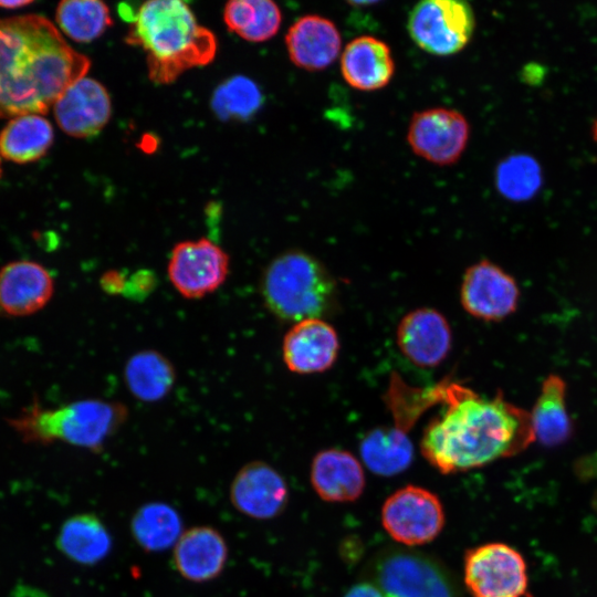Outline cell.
Listing matches in <instances>:
<instances>
[{"mask_svg": "<svg viewBox=\"0 0 597 597\" xmlns=\"http://www.w3.org/2000/svg\"><path fill=\"white\" fill-rule=\"evenodd\" d=\"M130 533L146 552H161L175 546L182 531L179 513L164 502L139 506L130 519Z\"/></svg>", "mask_w": 597, "mask_h": 597, "instance_id": "obj_27", "label": "cell"}, {"mask_svg": "<svg viewBox=\"0 0 597 597\" xmlns=\"http://www.w3.org/2000/svg\"><path fill=\"white\" fill-rule=\"evenodd\" d=\"M53 139V127L43 116H17L0 132V156L17 164L32 163L48 153Z\"/></svg>", "mask_w": 597, "mask_h": 597, "instance_id": "obj_25", "label": "cell"}, {"mask_svg": "<svg viewBox=\"0 0 597 597\" xmlns=\"http://www.w3.org/2000/svg\"><path fill=\"white\" fill-rule=\"evenodd\" d=\"M344 597H384L381 591L371 583H359L349 588Z\"/></svg>", "mask_w": 597, "mask_h": 597, "instance_id": "obj_35", "label": "cell"}, {"mask_svg": "<svg viewBox=\"0 0 597 597\" xmlns=\"http://www.w3.org/2000/svg\"><path fill=\"white\" fill-rule=\"evenodd\" d=\"M475 28L472 7L462 0H425L409 13L411 40L427 53L449 56L462 51Z\"/></svg>", "mask_w": 597, "mask_h": 597, "instance_id": "obj_7", "label": "cell"}, {"mask_svg": "<svg viewBox=\"0 0 597 597\" xmlns=\"http://www.w3.org/2000/svg\"><path fill=\"white\" fill-rule=\"evenodd\" d=\"M55 121L67 135L78 138L98 134L112 114L111 97L102 83L82 77L53 105Z\"/></svg>", "mask_w": 597, "mask_h": 597, "instance_id": "obj_15", "label": "cell"}, {"mask_svg": "<svg viewBox=\"0 0 597 597\" xmlns=\"http://www.w3.org/2000/svg\"><path fill=\"white\" fill-rule=\"evenodd\" d=\"M574 472L583 481L597 482V450L580 457L574 463Z\"/></svg>", "mask_w": 597, "mask_h": 597, "instance_id": "obj_33", "label": "cell"}, {"mask_svg": "<svg viewBox=\"0 0 597 597\" xmlns=\"http://www.w3.org/2000/svg\"><path fill=\"white\" fill-rule=\"evenodd\" d=\"M230 269L228 253L207 238L181 241L169 255L167 275L185 298H202L217 291Z\"/></svg>", "mask_w": 597, "mask_h": 597, "instance_id": "obj_10", "label": "cell"}, {"mask_svg": "<svg viewBox=\"0 0 597 597\" xmlns=\"http://www.w3.org/2000/svg\"><path fill=\"white\" fill-rule=\"evenodd\" d=\"M1 157V156H0ZM0 176H1V159H0Z\"/></svg>", "mask_w": 597, "mask_h": 597, "instance_id": "obj_39", "label": "cell"}, {"mask_svg": "<svg viewBox=\"0 0 597 597\" xmlns=\"http://www.w3.org/2000/svg\"><path fill=\"white\" fill-rule=\"evenodd\" d=\"M90 66L45 17L0 19V118L45 114Z\"/></svg>", "mask_w": 597, "mask_h": 597, "instance_id": "obj_2", "label": "cell"}, {"mask_svg": "<svg viewBox=\"0 0 597 597\" xmlns=\"http://www.w3.org/2000/svg\"><path fill=\"white\" fill-rule=\"evenodd\" d=\"M13 597H48L44 593L32 587L20 586L13 594Z\"/></svg>", "mask_w": 597, "mask_h": 597, "instance_id": "obj_36", "label": "cell"}, {"mask_svg": "<svg viewBox=\"0 0 597 597\" xmlns=\"http://www.w3.org/2000/svg\"><path fill=\"white\" fill-rule=\"evenodd\" d=\"M56 547L71 561L92 566L112 549V536L103 521L92 513L75 514L61 525Z\"/></svg>", "mask_w": 597, "mask_h": 597, "instance_id": "obj_22", "label": "cell"}, {"mask_svg": "<svg viewBox=\"0 0 597 597\" xmlns=\"http://www.w3.org/2000/svg\"><path fill=\"white\" fill-rule=\"evenodd\" d=\"M398 348L411 363L420 367H436L449 355L452 332L448 320L431 307L407 313L396 331Z\"/></svg>", "mask_w": 597, "mask_h": 597, "instance_id": "obj_14", "label": "cell"}, {"mask_svg": "<svg viewBox=\"0 0 597 597\" xmlns=\"http://www.w3.org/2000/svg\"><path fill=\"white\" fill-rule=\"evenodd\" d=\"M337 292L336 281L325 265L301 250L277 255L261 277L266 308L279 320L294 324L331 314Z\"/></svg>", "mask_w": 597, "mask_h": 597, "instance_id": "obj_4", "label": "cell"}, {"mask_svg": "<svg viewBox=\"0 0 597 597\" xmlns=\"http://www.w3.org/2000/svg\"><path fill=\"white\" fill-rule=\"evenodd\" d=\"M520 290L513 276L489 260L469 266L460 286V302L471 316L499 322L516 311Z\"/></svg>", "mask_w": 597, "mask_h": 597, "instance_id": "obj_12", "label": "cell"}, {"mask_svg": "<svg viewBox=\"0 0 597 597\" xmlns=\"http://www.w3.org/2000/svg\"><path fill=\"white\" fill-rule=\"evenodd\" d=\"M310 479L316 494L327 502L354 501L365 488L360 462L350 452L335 448L316 453Z\"/></svg>", "mask_w": 597, "mask_h": 597, "instance_id": "obj_21", "label": "cell"}, {"mask_svg": "<svg viewBox=\"0 0 597 597\" xmlns=\"http://www.w3.org/2000/svg\"><path fill=\"white\" fill-rule=\"evenodd\" d=\"M127 275L121 271L111 270L105 272L101 277V286L103 291L112 295L123 294L125 290Z\"/></svg>", "mask_w": 597, "mask_h": 597, "instance_id": "obj_34", "label": "cell"}, {"mask_svg": "<svg viewBox=\"0 0 597 597\" xmlns=\"http://www.w3.org/2000/svg\"><path fill=\"white\" fill-rule=\"evenodd\" d=\"M338 353V335L323 318H308L293 324L282 342L285 366L290 371L301 375L329 369Z\"/></svg>", "mask_w": 597, "mask_h": 597, "instance_id": "obj_16", "label": "cell"}, {"mask_svg": "<svg viewBox=\"0 0 597 597\" xmlns=\"http://www.w3.org/2000/svg\"><path fill=\"white\" fill-rule=\"evenodd\" d=\"M119 11L132 23L126 41L146 53L148 75L156 84L172 83L216 56L214 34L198 23L184 1L151 0Z\"/></svg>", "mask_w": 597, "mask_h": 597, "instance_id": "obj_3", "label": "cell"}, {"mask_svg": "<svg viewBox=\"0 0 597 597\" xmlns=\"http://www.w3.org/2000/svg\"><path fill=\"white\" fill-rule=\"evenodd\" d=\"M535 439L547 447L566 442L573 433V423L566 409V383L549 375L542 384L541 394L531 413Z\"/></svg>", "mask_w": 597, "mask_h": 597, "instance_id": "obj_26", "label": "cell"}, {"mask_svg": "<svg viewBox=\"0 0 597 597\" xmlns=\"http://www.w3.org/2000/svg\"><path fill=\"white\" fill-rule=\"evenodd\" d=\"M443 412L425 428L420 448L444 474L484 467L524 451L534 440L531 413L501 390L485 397L451 381L438 385Z\"/></svg>", "mask_w": 597, "mask_h": 597, "instance_id": "obj_1", "label": "cell"}, {"mask_svg": "<svg viewBox=\"0 0 597 597\" xmlns=\"http://www.w3.org/2000/svg\"><path fill=\"white\" fill-rule=\"evenodd\" d=\"M30 0H0V8L19 9L32 4Z\"/></svg>", "mask_w": 597, "mask_h": 597, "instance_id": "obj_37", "label": "cell"}, {"mask_svg": "<svg viewBox=\"0 0 597 597\" xmlns=\"http://www.w3.org/2000/svg\"><path fill=\"white\" fill-rule=\"evenodd\" d=\"M385 531L407 546L433 541L444 525V512L439 498L427 489L404 486L394 492L381 509Z\"/></svg>", "mask_w": 597, "mask_h": 597, "instance_id": "obj_9", "label": "cell"}, {"mask_svg": "<svg viewBox=\"0 0 597 597\" xmlns=\"http://www.w3.org/2000/svg\"><path fill=\"white\" fill-rule=\"evenodd\" d=\"M55 19L60 30L78 43L94 41L113 24L108 7L97 0L62 1Z\"/></svg>", "mask_w": 597, "mask_h": 597, "instance_id": "obj_29", "label": "cell"}, {"mask_svg": "<svg viewBox=\"0 0 597 597\" xmlns=\"http://www.w3.org/2000/svg\"><path fill=\"white\" fill-rule=\"evenodd\" d=\"M470 135L467 118L453 108L432 107L413 113L407 132L411 150L439 166L457 163Z\"/></svg>", "mask_w": 597, "mask_h": 597, "instance_id": "obj_11", "label": "cell"}, {"mask_svg": "<svg viewBox=\"0 0 597 597\" xmlns=\"http://www.w3.org/2000/svg\"><path fill=\"white\" fill-rule=\"evenodd\" d=\"M341 72L345 82L355 90H381L395 74L391 50L378 38L357 36L347 43L342 52Z\"/></svg>", "mask_w": 597, "mask_h": 597, "instance_id": "obj_20", "label": "cell"}, {"mask_svg": "<svg viewBox=\"0 0 597 597\" xmlns=\"http://www.w3.org/2000/svg\"><path fill=\"white\" fill-rule=\"evenodd\" d=\"M54 292L50 272L33 261H14L0 270V308L25 316L43 308Z\"/></svg>", "mask_w": 597, "mask_h": 597, "instance_id": "obj_19", "label": "cell"}, {"mask_svg": "<svg viewBox=\"0 0 597 597\" xmlns=\"http://www.w3.org/2000/svg\"><path fill=\"white\" fill-rule=\"evenodd\" d=\"M262 102L263 95L255 82L237 75L216 88L211 107L222 119L245 121L260 109Z\"/></svg>", "mask_w": 597, "mask_h": 597, "instance_id": "obj_31", "label": "cell"}, {"mask_svg": "<svg viewBox=\"0 0 597 597\" xmlns=\"http://www.w3.org/2000/svg\"><path fill=\"white\" fill-rule=\"evenodd\" d=\"M156 275L147 270L127 275L123 295L132 300H143L155 289Z\"/></svg>", "mask_w": 597, "mask_h": 597, "instance_id": "obj_32", "label": "cell"}, {"mask_svg": "<svg viewBox=\"0 0 597 597\" xmlns=\"http://www.w3.org/2000/svg\"><path fill=\"white\" fill-rule=\"evenodd\" d=\"M0 311H1V308H0Z\"/></svg>", "mask_w": 597, "mask_h": 597, "instance_id": "obj_40", "label": "cell"}, {"mask_svg": "<svg viewBox=\"0 0 597 597\" xmlns=\"http://www.w3.org/2000/svg\"><path fill=\"white\" fill-rule=\"evenodd\" d=\"M594 133H595V136L597 138V122H596L595 127H594Z\"/></svg>", "mask_w": 597, "mask_h": 597, "instance_id": "obj_38", "label": "cell"}, {"mask_svg": "<svg viewBox=\"0 0 597 597\" xmlns=\"http://www.w3.org/2000/svg\"><path fill=\"white\" fill-rule=\"evenodd\" d=\"M285 45L291 62L298 69L318 72L337 59L342 36L336 24L318 14H306L290 27Z\"/></svg>", "mask_w": 597, "mask_h": 597, "instance_id": "obj_17", "label": "cell"}, {"mask_svg": "<svg viewBox=\"0 0 597 597\" xmlns=\"http://www.w3.org/2000/svg\"><path fill=\"white\" fill-rule=\"evenodd\" d=\"M464 583L473 597H526L530 593L524 557L504 543L469 549L464 556Z\"/></svg>", "mask_w": 597, "mask_h": 597, "instance_id": "obj_8", "label": "cell"}, {"mask_svg": "<svg viewBox=\"0 0 597 597\" xmlns=\"http://www.w3.org/2000/svg\"><path fill=\"white\" fill-rule=\"evenodd\" d=\"M128 417L126 406L104 399H82L56 408L33 404L9 420L24 442L61 441L100 452Z\"/></svg>", "mask_w": 597, "mask_h": 597, "instance_id": "obj_5", "label": "cell"}, {"mask_svg": "<svg viewBox=\"0 0 597 597\" xmlns=\"http://www.w3.org/2000/svg\"><path fill=\"white\" fill-rule=\"evenodd\" d=\"M228 29L245 41L259 43L273 38L281 25L279 6L270 0H233L224 6Z\"/></svg>", "mask_w": 597, "mask_h": 597, "instance_id": "obj_28", "label": "cell"}, {"mask_svg": "<svg viewBox=\"0 0 597 597\" xmlns=\"http://www.w3.org/2000/svg\"><path fill=\"white\" fill-rule=\"evenodd\" d=\"M359 452L367 469L380 476L397 475L413 460V446L407 431L395 425L369 431L360 442Z\"/></svg>", "mask_w": 597, "mask_h": 597, "instance_id": "obj_24", "label": "cell"}, {"mask_svg": "<svg viewBox=\"0 0 597 597\" xmlns=\"http://www.w3.org/2000/svg\"><path fill=\"white\" fill-rule=\"evenodd\" d=\"M228 545L222 534L207 525L185 531L174 546L172 564L181 577L192 583H207L223 572Z\"/></svg>", "mask_w": 597, "mask_h": 597, "instance_id": "obj_18", "label": "cell"}, {"mask_svg": "<svg viewBox=\"0 0 597 597\" xmlns=\"http://www.w3.org/2000/svg\"><path fill=\"white\" fill-rule=\"evenodd\" d=\"M494 180L496 189L503 197L520 202L531 199L540 190L543 176L535 158L515 154L498 165Z\"/></svg>", "mask_w": 597, "mask_h": 597, "instance_id": "obj_30", "label": "cell"}, {"mask_svg": "<svg viewBox=\"0 0 597 597\" xmlns=\"http://www.w3.org/2000/svg\"><path fill=\"white\" fill-rule=\"evenodd\" d=\"M233 507L254 520H270L287 505L284 478L264 461H251L234 475L229 491Z\"/></svg>", "mask_w": 597, "mask_h": 597, "instance_id": "obj_13", "label": "cell"}, {"mask_svg": "<svg viewBox=\"0 0 597 597\" xmlns=\"http://www.w3.org/2000/svg\"><path fill=\"white\" fill-rule=\"evenodd\" d=\"M129 392L144 402H156L169 395L176 383L174 364L155 349L132 355L124 367Z\"/></svg>", "mask_w": 597, "mask_h": 597, "instance_id": "obj_23", "label": "cell"}, {"mask_svg": "<svg viewBox=\"0 0 597 597\" xmlns=\"http://www.w3.org/2000/svg\"><path fill=\"white\" fill-rule=\"evenodd\" d=\"M371 578L384 597H460L447 568L417 551L384 552L373 565Z\"/></svg>", "mask_w": 597, "mask_h": 597, "instance_id": "obj_6", "label": "cell"}]
</instances>
